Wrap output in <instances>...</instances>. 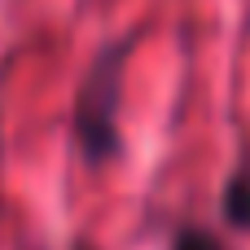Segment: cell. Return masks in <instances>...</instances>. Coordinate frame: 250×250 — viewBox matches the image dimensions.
Returning a JSON list of instances; mask_svg holds the SVG:
<instances>
[{
  "label": "cell",
  "mask_w": 250,
  "mask_h": 250,
  "mask_svg": "<svg viewBox=\"0 0 250 250\" xmlns=\"http://www.w3.org/2000/svg\"><path fill=\"white\" fill-rule=\"evenodd\" d=\"M119 70H123V48H110L83 79L79 88V110H75V136L88 163H105L119 145L114 132V105H119Z\"/></svg>",
  "instance_id": "1"
},
{
  "label": "cell",
  "mask_w": 250,
  "mask_h": 250,
  "mask_svg": "<svg viewBox=\"0 0 250 250\" xmlns=\"http://www.w3.org/2000/svg\"><path fill=\"white\" fill-rule=\"evenodd\" d=\"M224 215H229L237 229H250V180L246 176H237V180L229 185V193H224Z\"/></svg>",
  "instance_id": "2"
},
{
  "label": "cell",
  "mask_w": 250,
  "mask_h": 250,
  "mask_svg": "<svg viewBox=\"0 0 250 250\" xmlns=\"http://www.w3.org/2000/svg\"><path fill=\"white\" fill-rule=\"evenodd\" d=\"M176 250H220V242L211 233H202V229H189V233L176 237Z\"/></svg>",
  "instance_id": "3"
}]
</instances>
